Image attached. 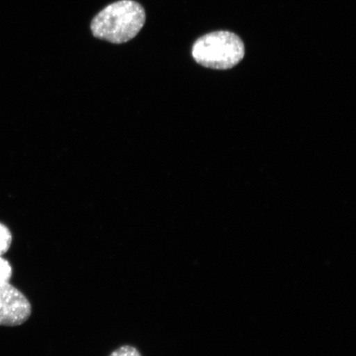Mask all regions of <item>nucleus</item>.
Returning <instances> with one entry per match:
<instances>
[{"instance_id": "nucleus-1", "label": "nucleus", "mask_w": 356, "mask_h": 356, "mask_svg": "<svg viewBox=\"0 0 356 356\" xmlns=\"http://www.w3.org/2000/svg\"><path fill=\"white\" fill-rule=\"evenodd\" d=\"M145 12L132 0H122L106 7L91 24L95 37L114 44H122L136 38L145 22Z\"/></svg>"}, {"instance_id": "nucleus-2", "label": "nucleus", "mask_w": 356, "mask_h": 356, "mask_svg": "<svg viewBox=\"0 0 356 356\" xmlns=\"http://www.w3.org/2000/svg\"><path fill=\"white\" fill-rule=\"evenodd\" d=\"M245 47L238 35L219 31L203 35L193 44V56L198 64L213 70H229L243 59Z\"/></svg>"}, {"instance_id": "nucleus-3", "label": "nucleus", "mask_w": 356, "mask_h": 356, "mask_svg": "<svg viewBox=\"0 0 356 356\" xmlns=\"http://www.w3.org/2000/svg\"><path fill=\"white\" fill-rule=\"evenodd\" d=\"M31 314L32 306L19 289L10 282L0 286V326H20Z\"/></svg>"}, {"instance_id": "nucleus-4", "label": "nucleus", "mask_w": 356, "mask_h": 356, "mask_svg": "<svg viewBox=\"0 0 356 356\" xmlns=\"http://www.w3.org/2000/svg\"><path fill=\"white\" fill-rule=\"evenodd\" d=\"M13 241V236L10 230L3 224H0V257L8 251Z\"/></svg>"}, {"instance_id": "nucleus-5", "label": "nucleus", "mask_w": 356, "mask_h": 356, "mask_svg": "<svg viewBox=\"0 0 356 356\" xmlns=\"http://www.w3.org/2000/svg\"><path fill=\"white\" fill-rule=\"evenodd\" d=\"M12 275L13 269L10 262L0 257V286L10 282Z\"/></svg>"}, {"instance_id": "nucleus-6", "label": "nucleus", "mask_w": 356, "mask_h": 356, "mask_svg": "<svg viewBox=\"0 0 356 356\" xmlns=\"http://www.w3.org/2000/svg\"><path fill=\"white\" fill-rule=\"evenodd\" d=\"M109 356H142L140 351L131 346H123L113 351Z\"/></svg>"}]
</instances>
